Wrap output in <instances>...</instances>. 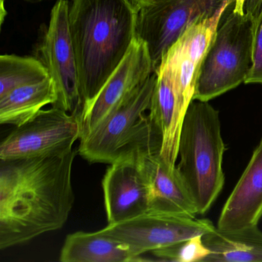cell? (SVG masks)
<instances>
[{
  "label": "cell",
  "mask_w": 262,
  "mask_h": 262,
  "mask_svg": "<svg viewBox=\"0 0 262 262\" xmlns=\"http://www.w3.org/2000/svg\"><path fill=\"white\" fill-rule=\"evenodd\" d=\"M78 148L58 156L0 162V249L65 225L75 202Z\"/></svg>",
  "instance_id": "1"
},
{
  "label": "cell",
  "mask_w": 262,
  "mask_h": 262,
  "mask_svg": "<svg viewBox=\"0 0 262 262\" xmlns=\"http://www.w3.org/2000/svg\"><path fill=\"white\" fill-rule=\"evenodd\" d=\"M133 0H72L69 23L83 110L123 60L136 39Z\"/></svg>",
  "instance_id": "2"
},
{
  "label": "cell",
  "mask_w": 262,
  "mask_h": 262,
  "mask_svg": "<svg viewBox=\"0 0 262 262\" xmlns=\"http://www.w3.org/2000/svg\"><path fill=\"white\" fill-rule=\"evenodd\" d=\"M225 151L219 112L208 102L193 100L182 123L177 167L199 214L211 208L223 188Z\"/></svg>",
  "instance_id": "3"
},
{
  "label": "cell",
  "mask_w": 262,
  "mask_h": 262,
  "mask_svg": "<svg viewBox=\"0 0 262 262\" xmlns=\"http://www.w3.org/2000/svg\"><path fill=\"white\" fill-rule=\"evenodd\" d=\"M255 21L232 9L219 24L201 67L194 100L208 102L245 82L253 65Z\"/></svg>",
  "instance_id": "4"
},
{
  "label": "cell",
  "mask_w": 262,
  "mask_h": 262,
  "mask_svg": "<svg viewBox=\"0 0 262 262\" xmlns=\"http://www.w3.org/2000/svg\"><path fill=\"white\" fill-rule=\"evenodd\" d=\"M153 73L100 124L80 139L78 153L91 163L111 164L143 129L156 86Z\"/></svg>",
  "instance_id": "5"
},
{
  "label": "cell",
  "mask_w": 262,
  "mask_h": 262,
  "mask_svg": "<svg viewBox=\"0 0 262 262\" xmlns=\"http://www.w3.org/2000/svg\"><path fill=\"white\" fill-rule=\"evenodd\" d=\"M79 115L53 105L14 129L0 145V161L36 159L64 154L80 140Z\"/></svg>",
  "instance_id": "6"
},
{
  "label": "cell",
  "mask_w": 262,
  "mask_h": 262,
  "mask_svg": "<svg viewBox=\"0 0 262 262\" xmlns=\"http://www.w3.org/2000/svg\"><path fill=\"white\" fill-rule=\"evenodd\" d=\"M228 0H154L139 8L136 39L146 44L154 71L184 32Z\"/></svg>",
  "instance_id": "7"
},
{
  "label": "cell",
  "mask_w": 262,
  "mask_h": 262,
  "mask_svg": "<svg viewBox=\"0 0 262 262\" xmlns=\"http://www.w3.org/2000/svg\"><path fill=\"white\" fill-rule=\"evenodd\" d=\"M70 3L58 0L50 14V24L36 49V58L48 70L56 85V105L81 117L83 101L76 54L70 35Z\"/></svg>",
  "instance_id": "8"
},
{
  "label": "cell",
  "mask_w": 262,
  "mask_h": 262,
  "mask_svg": "<svg viewBox=\"0 0 262 262\" xmlns=\"http://www.w3.org/2000/svg\"><path fill=\"white\" fill-rule=\"evenodd\" d=\"M148 150L160 151L153 145H139L121 154L107 168L102 188L108 224L133 219L151 207V185L145 163Z\"/></svg>",
  "instance_id": "9"
},
{
  "label": "cell",
  "mask_w": 262,
  "mask_h": 262,
  "mask_svg": "<svg viewBox=\"0 0 262 262\" xmlns=\"http://www.w3.org/2000/svg\"><path fill=\"white\" fill-rule=\"evenodd\" d=\"M215 228L208 219L184 217L148 209L133 219L108 224L100 231L126 245L136 257L168 248Z\"/></svg>",
  "instance_id": "10"
},
{
  "label": "cell",
  "mask_w": 262,
  "mask_h": 262,
  "mask_svg": "<svg viewBox=\"0 0 262 262\" xmlns=\"http://www.w3.org/2000/svg\"><path fill=\"white\" fill-rule=\"evenodd\" d=\"M154 73L146 44L135 39L126 56L102 90L82 110L81 138L94 129Z\"/></svg>",
  "instance_id": "11"
},
{
  "label": "cell",
  "mask_w": 262,
  "mask_h": 262,
  "mask_svg": "<svg viewBox=\"0 0 262 262\" xmlns=\"http://www.w3.org/2000/svg\"><path fill=\"white\" fill-rule=\"evenodd\" d=\"M262 217V139L224 205L217 228L234 231L255 226Z\"/></svg>",
  "instance_id": "12"
},
{
  "label": "cell",
  "mask_w": 262,
  "mask_h": 262,
  "mask_svg": "<svg viewBox=\"0 0 262 262\" xmlns=\"http://www.w3.org/2000/svg\"><path fill=\"white\" fill-rule=\"evenodd\" d=\"M145 163L151 185L149 209L195 217L197 207L177 165L165 162L155 150L145 151Z\"/></svg>",
  "instance_id": "13"
},
{
  "label": "cell",
  "mask_w": 262,
  "mask_h": 262,
  "mask_svg": "<svg viewBox=\"0 0 262 262\" xmlns=\"http://www.w3.org/2000/svg\"><path fill=\"white\" fill-rule=\"evenodd\" d=\"M156 86L148 116L162 135L160 156L170 165H176L179 138L183 120L180 116L177 95L166 72L157 70Z\"/></svg>",
  "instance_id": "14"
},
{
  "label": "cell",
  "mask_w": 262,
  "mask_h": 262,
  "mask_svg": "<svg viewBox=\"0 0 262 262\" xmlns=\"http://www.w3.org/2000/svg\"><path fill=\"white\" fill-rule=\"evenodd\" d=\"M61 262H128L142 260L125 244L102 231H77L67 236Z\"/></svg>",
  "instance_id": "15"
},
{
  "label": "cell",
  "mask_w": 262,
  "mask_h": 262,
  "mask_svg": "<svg viewBox=\"0 0 262 262\" xmlns=\"http://www.w3.org/2000/svg\"><path fill=\"white\" fill-rule=\"evenodd\" d=\"M202 239L211 251L203 262H262V231L257 225L234 231L215 228Z\"/></svg>",
  "instance_id": "16"
},
{
  "label": "cell",
  "mask_w": 262,
  "mask_h": 262,
  "mask_svg": "<svg viewBox=\"0 0 262 262\" xmlns=\"http://www.w3.org/2000/svg\"><path fill=\"white\" fill-rule=\"evenodd\" d=\"M58 101L51 76L41 82L15 89L0 98V124L19 126L36 116L47 105Z\"/></svg>",
  "instance_id": "17"
},
{
  "label": "cell",
  "mask_w": 262,
  "mask_h": 262,
  "mask_svg": "<svg viewBox=\"0 0 262 262\" xmlns=\"http://www.w3.org/2000/svg\"><path fill=\"white\" fill-rule=\"evenodd\" d=\"M46 66L36 57L6 54L0 56V98L15 89L48 79Z\"/></svg>",
  "instance_id": "18"
},
{
  "label": "cell",
  "mask_w": 262,
  "mask_h": 262,
  "mask_svg": "<svg viewBox=\"0 0 262 262\" xmlns=\"http://www.w3.org/2000/svg\"><path fill=\"white\" fill-rule=\"evenodd\" d=\"M202 236H194L168 248L153 251V254L162 260L169 261L203 262L211 251L204 243Z\"/></svg>",
  "instance_id": "19"
},
{
  "label": "cell",
  "mask_w": 262,
  "mask_h": 262,
  "mask_svg": "<svg viewBox=\"0 0 262 262\" xmlns=\"http://www.w3.org/2000/svg\"><path fill=\"white\" fill-rule=\"evenodd\" d=\"M244 83L262 85V10L255 21L253 65Z\"/></svg>",
  "instance_id": "20"
},
{
  "label": "cell",
  "mask_w": 262,
  "mask_h": 262,
  "mask_svg": "<svg viewBox=\"0 0 262 262\" xmlns=\"http://www.w3.org/2000/svg\"><path fill=\"white\" fill-rule=\"evenodd\" d=\"M246 0H234L233 11L238 14H245V6Z\"/></svg>",
  "instance_id": "21"
},
{
  "label": "cell",
  "mask_w": 262,
  "mask_h": 262,
  "mask_svg": "<svg viewBox=\"0 0 262 262\" xmlns=\"http://www.w3.org/2000/svg\"><path fill=\"white\" fill-rule=\"evenodd\" d=\"M133 1H134L135 4L140 8V7H143V6L147 5V4L153 2L154 0H133Z\"/></svg>",
  "instance_id": "22"
},
{
  "label": "cell",
  "mask_w": 262,
  "mask_h": 262,
  "mask_svg": "<svg viewBox=\"0 0 262 262\" xmlns=\"http://www.w3.org/2000/svg\"><path fill=\"white\" fill-rule=\"evenodd\" d=\"M25 1L30 3H39L42 2V1H45V0H25Z\"/></svg>",
  "instance_id": "23"
}]
</instances>
